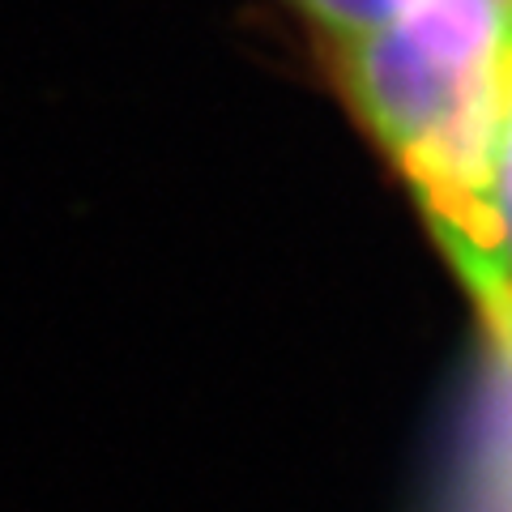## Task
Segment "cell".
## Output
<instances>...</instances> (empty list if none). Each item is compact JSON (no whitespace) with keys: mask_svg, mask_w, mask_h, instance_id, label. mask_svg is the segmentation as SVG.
Here are the masks:
<instances>
[{"mask_svg":"<svg viewBox=\"0 0 512 512\" xmlns=\"http://www.w3.org/2000/svg\"><path fill=\"white\" fill-rule=\"evenodd\" d=\"M286 5L316 30V39L325 47L367 35V30L389 22L393 13V0H286Z\"/></svg>","mask_w":512,"mask_h":512,"instance_id":"6da1fadb","label":"cell"},{"mask_svg":"<svg viewBox=\"0 0 512 512\" xmlns=\"http://www.w3.org/2000/svg\"><path fill=\"white\" fill-rule=\"evenodd\" d=\"M491 210H495V235H500L504 261L512 269V103L500 133V154H495V184H491Z\"/></svg>","mask_w":512,"mask_h":512,"instance_id":"7a4b0ae2","label":"cell"}]
</instances>
